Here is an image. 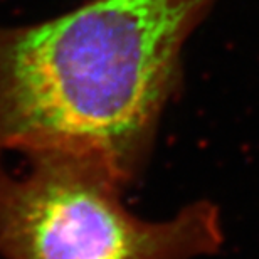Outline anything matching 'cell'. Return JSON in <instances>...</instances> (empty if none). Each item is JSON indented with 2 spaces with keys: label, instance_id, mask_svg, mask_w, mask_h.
Returning a JSON list of instances; mask_svg holds the SVG:
<instances>
[{
  "label": "cell",
  "instance_id": "obj_1",
  "mask_svg": "<svg viewBox=\"0 0 259 259\" xmlns=\"http://www.w3.org/2000/svg\"><path fill=\"white\" fill-rule=\"evenodd\" d=\"M214 2L90 0L0 27V155H91L130 184L177 88L184 46Z\"/></svg>",
  "mask_w": 259,
  "mask_h": 259
},
{
  "label": "cell",
  "instance_id": "obj_2",
  "mask_svg": "<svg viewBox=\"0 0 259 259\" xmlns=\"http://www.w3.org/2000/svg\"><path fill=\"white\" fill-rule=\"evenodd\" d=\"M29 160L24 174L0 168L4 259H195L222 244L209 202L145 221L121 202L125 184L101 158L44 152Z\"/></svg>",
  "mask_w": 259,
  "mask_h": 259
}]
</instances>
